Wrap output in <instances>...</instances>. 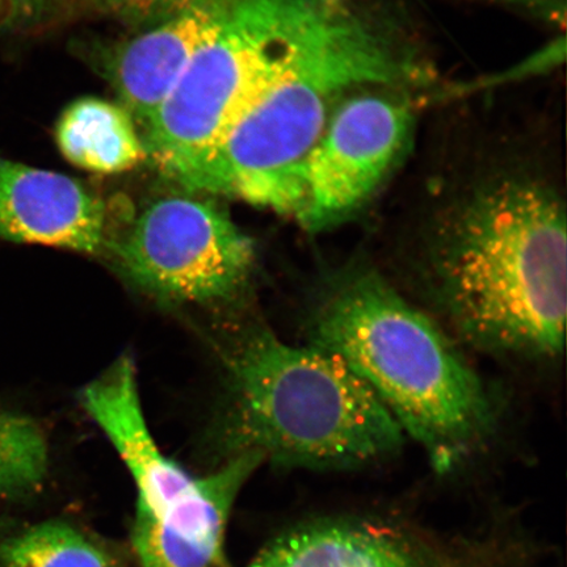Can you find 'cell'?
Here are the masks:
<instances>
[{"label":"cell","instance_id":"cell-1","mask_svg":"<svg viewBox=\"0 0 567 567\" xmlns=\"http://www.w3.org/2000/svg\"><path fill=\"white\" fill-rule=\"evenodd\" d=\"M485 130L451 140L422 176L421 280L432 307L474 349L555 360L567 299L557 145L536 130Z\"/></svg>","mask_w":567,"mask_h":567},{"label":"cell","instance_id":"cell-2","mask_svg":"<svg viewBox=\"0 0 567 567\" xmlns=\"http://www.w3.org/2000/svg\"><path fill=\"white\" fill-rule=\"evenodd\" d=\"M309 332L311 344L363 379L437 473L457 471L492 442L498 410L484 380L441 326L373 267L326 274Z\"/></svg>","mask_w":567,"mask_h":567},{"label":"cell","instance_id":"cell-3","mask_svg":"<svg viewBox=\"0 0 567 567\" xmlns=\"http://www.w3.org/2000/svg\"><path fill=\"white\" fill-rule=\"evenodd\" d=\"M421 73L420 52L400 20L385 10L353 4L179 187L295 218L297 174L336 105L361 89L413 86Z\"/></svg>","mask_w":567,"mask_h":567},{"label":"cell","instance_id":"cell-4","mask_svg":"<svg viewBox=\"0 0 567 567\" xmlns=\"http://www.w3.org/2000/svg\"><path fill=\"white\" fill-rule=\"evenodd\" d=\"M226 445L275 464L351 471L400 452L405 432L373 390L321 347L259 331L230 365Z\"/></svg>","mask_w":567,"mask_h":567},{"label":"cell","instance_id":"cell-5","mask_svg":"<svg viewBox=\"0 0 567 567\" xmlns=\"http://www.w3.org/2000/svg\"><path fill=\"white\" fill-rule=\"evenodd\" d=\"M351 0H231L141 131L147 159L182 182L238 118L343 20Z\"/></svg>","mask_w":567,"mask_h":567},{"label":"cell","instance_id":"cell-6","mask_svg":"<svg viewBox=\"0 0 567 567\" xmlns=\"http://www.w3.org/2000/svg\"><path fill=\"white\" fill-rule=\"evenodd\" d=\"M416 91L361 89L336 105L296 177L293 219L305 230L338 228L378 200L413 151Z\"/></svg>","mask_w":567,"mask_h":567},{"label":"cell","instance_id":"cell-7","mask_svg":"<svg viewBox=\"0 0 567 567\" xmlns=\"http://www.w3.org/2000/svg\"><path fill=\"white\" fill-rule=\"evenodd\" d=\"M81 401L130 471L137 505L189 540L223 545L234 502L261 458L243 453L207 477L190 476L159 450L148 430L130 357L90 382Z\"/></svg>","mask_w":567,"mask_h":567},{"label":"cell","instance_id":"cell-8","mask_svg":"<svg viewBox=\"0 0 567 567\" xmlns=\"http://www.w3.org/2000/svg\"><path fill=\"white\" fill-rule=\"evenodd\" d=\"M138 289L169 302L230 299L250 280L257 250L228 212L187 195L162 197L110 244Z\"/></svg>","mask_w":567,"mask_h":567},{"label":"cell","instance_id":"cell-9","mask_svg":"<svg viewBox=\"0 0 567 567\" xmlns=\"http://www.w3.org/2000/svg\"><path fill=\"white\" fill-rule=\"evenodd\" d=\"M0 239L95 254L110 246L109 209L73 177L0 157Z\"/></svg>","mask_w":567,"mask_h":567},{"label":"cell","instance_id":"cell-10","mask_svg":"<svg viewBox=\"0 0 567 567\" xmlns=\"http://www.w3.org/2000/svg\"><path fill=\"white\" fill-rule=\"evenodd\" d=\"M230 2L200 0L102 53L101 73L140 132L166 101L197 49L216 30Z\"/></svg>","mask_w":567,"mask_h":567},{"label":"cell","instance_id":"cell-11","mask_svg":"<svg viewBox=\"0 0 567 567\" xmlns=\"http://www.w3.org/2000/svg\"><path fill=\"white\" fill-rule=\"evenodd\" d=\"M248 567H445L401 530L350 519L303 524L266 545Z\"/></svg>","mask_w":567,"mask_h":567},{"label":"cell","instance_id":"cell-12","mask_svg":"<svg viewBox=\"0 0 567 567\" xmlns=\"http://www.w3.org/2000/svg\"><path fill=\"white\" fill-rule=\"evenodd\" d=\"M55 141L71 165L91 173H124L147 159L131 113L99 97L71 103L56 123Z\"/></svg>","mask_w":567,"mask_h":567},{"label":"cell","instance_id":"cell-13","mask_svg":"<svg viewBox=\"0 0 567 567\" xmlns=\"http://www.w3.org/2000/svg\"><path fill=\"white\" fill-rule=\"evenodd\" d=\"M0 567H118L101 545L63 522L39 524L0 544Z\"/></svg>","mask_w":567,"mask_h":567},{"label":"cell","instance_id":"cell-14","mask_svg":"<svg viewBox=\"0 0 567 567\" xmlns=\"http://www.w3.org/2000/svg\"><path fill=\"white\" fill-rule=\"evenodd\" d=\"M48 464L47 439L39 424L0 411V501L32 493L44 481Z\"/></svg>","mask_w":567,"mask_h":567},{"label":"cell","instance_id":"cell-15","mask_svg":"<svg viewBox=\"0 0 567 567\" xmlns=\"http://www.w3.org/2000/svg\"><path fill=\"white\" fill-rule=\"evenodd\" d=\"M132 543L141 567H218L223 549L189 540L137 505Z\"/></svg>","mask_w":567,"mask_h":567},{"label":"cell","instance_id":"cell-16","mask_svg":"<svg viewBox=\"0 0 567 567\" xmlns=\"http://www.w3.org/2000/svg\"><path fill=\"white\" fill-rule=\"evenodd\" d=\"M101 9L126 23L153 25L189 9L200 0H94Z\"/></svg>","mask_w":567,"mask_h":567},{"label":"cell","instance_id":"cell-17","mask_svg":"<svg viewBox=\"0 0 567 567\" xmlns=\"http://www.w3.org/2000/svg\"><path fill=\"white\" fill-rule=\"evenodd\" d=\"M472 2L491 3L534 13L536 17L558 21L564 17V0H472Z\"/></svg>","mask_w":567,"mask_h":567},{"label":"cell","instance_id":"cell-18","mask_svg":"<svg viewBox=\"0 0 567 567\" xmlns=\"http://www.w3.org/2000/svg\"><path fill=\"white\" fill-rule=\"evenodd\" d=\"M52 0H6L9 17L17 23H31L38 20Z\"/></svg>","mask_w":567,"mask_h":567},{"label":"cell","instance_id":"cell-19","mask_svg":"<svg viewBox=\"0 0 567 567\" xmlns=\"http://www.w3.org/2000/svg\"><path fill=\"white\" fill-rule=\"evenodd\" d=\"M0 2H2V0H0Z\"/></svg>","mask_w":567,"mask_h":567}]
</instances>
